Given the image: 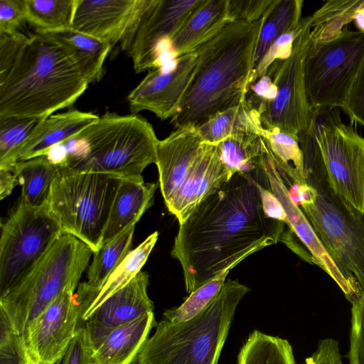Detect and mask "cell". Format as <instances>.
<instances>
[{
  "mask_svg": "<svg viewBox=\"0 0 364 364\" xmlns=\"http://www.w3.org/2000/svg\"><path fill=\"white\" fill-rule=\"evenodd\" d=\"M284 223L265 213L255 171L235 173L179 224L171 251L186 292L280 241Z\"/></svg>",
  "mask_w": 364,
  "mask_h": 364,
  "instance_id": "1",
  "label": "cell"
},
{
  "mask_svg": "<svg viewBox=\"0 0 364 364\" xmlns=\"http://www.w3.org/2000/svg\"><path fill=\"white\" fill-rule=\"evenodd\" d=\"M104 63L44 32L26 36L0 68V117H44L70 107L103 75Z\"/></svg>",
  "mask_w": 364,
  "mask_h": 364,
  "instance_id": "2",
  "label": "cell"
},
{
  "mask_svg": "<svg viewBox=\"0 0 364 364\" xmlns=\"http://www.w3.org/2000/svg\"><path fill=\"white\" fill-rule=\"evenodd\" d=\"M266 15L255 22L230 21L205 43L198 73L178 112L171 119L175 129L198 127L216 112L247 100Z\"/></svg>",
  "mask_w": 364,
  "mask_h": 364,
  "instance_id": "3",
  "label": "cell"
},
{
  "mask_svg": "<svg viewBox=\"0 0 364 364\" xmlns=\"http://www.w3.org/2000/svg\"><path fill=\"white\" fill-rule=\"evenodd\" d=\"M158 141L152 125L141 116L106 112L58 144L63 159L58 166L123 179L141 178L145 168L156 163Z\"/></svg>",
  "mask_w": 364,
  "mask_h": 364,
  "instance_id": "4",
  "label": "cell"
},
{
  "mask_svg": "<svg viewBox=\"0 0 364 364\" xmlns=\"http://www.w3.org/2000/svg\"><path fill=\"white\" fill-rule=\"evenodd\" d=\"M250 289L227 279L197 316L179 323L163 319L142 346L136 364H218L236 309Z\"/></svg>",
  "mask_w": 364,
  "mask_h": 364,
  "instance_id": "5",
  "label": "cell"
},
{
  "mask_svg": "<svg viewBox=\"0 0 364 364\" xmlns=\"http://www.w3.org/2000/svg\"><path fill=\"white\" fill-rule=\"evenodd\" d=\"M92 250L77 237L63 234L4 296L0 309L21 336L62 293L75 290L88 266Z\"/></svg>",
  "mask_w": 364,
  "mask_h": 364,
  "instance_id": "6",
  "label": "cell"
},
{
  "mask_svg": "<svg viewBox=\"0 0 364 364\" xmlns=\"http://www.w3.org/2000/svg\"><path fill=\"white\" fill-rule=\"evenodd\" d=\"M123 178L97 172L60 168L46 206L63 234L73 235L92 251L102 246L105 230Z\"/></svg>",
  "mask_w": 364,
  "mask_h": 364,
  "instance_id": "7",
  "label": "cell"
},
{
  "mask_svg": "<svg viewBox=\"0 0 364 364\" xmlns=\"http://www.w3.org/2000/svg\"><path fill=\"white\" fill-rule=\"evenodd\" d=\"M301 210L358 300L364 294V213L330 188L318 192L315 202Z\"/></svg>",
  "mask_w": 364,
  "mask_h": 364,
  "instance_id": "8",
  "label": "cell"
},
{
  "mask_svg": "<svg viewBox=\"0 0 364 364\" xmlns=\"http://www.w3.org/2000/svg\"><path fill=\"white\" fill-rule=\"evenodd\" d=\"M364 63V33L344 28L337 37L311 42L305 57L307 98L313 109L343 108Z\"/></svg>",
  "mask_w": 364,
  "mask_h": 364,
  "instance_id": "9",
  "label": "cell"
},
{
  "mask_svg": "<svg viewBox=\"0 0 364 364\" xmlns=\"http://www.w3.org/2000/svg\"><path fill=\"white\" fill-rule=\"evenodd\" d=\"M62 235L46 204L32 207L18 202L1 225L0 298L16 285Z\"/></svg>",
  "mask_w": 364,
  "mask_h": 364,
  "instance_id": "10",
  "label": "cell"
},
{
  "mask_svg": "<svg viewBox=\"0 0 364 364\" xmlns=\"http://www.w3.org/2000/svg\"><path fill=\"white\" fill-rule=\"evenodd\" d=\"M314 110L330 189L364 213V137L343 122L338 109Z\"/></svg>",
  "mask_w": 364,
  "mask_h": 364,
  "instance_id": "11",
  "label": "cell"
},
{
  "mask_svg": "<svg viewBox=\"0 0 364 364\" xmlns=\"http://www.w3.org/2000/svg\"><path fill=\"white\" fill-rule=\"evenodd\" d=\"M311 23V15L302 18L291 54L287 59L275 61L268 69L267 74L277 86V93L273 101L257 109L264 128H277L296 139L310 127L314 112L307 98L304 77Z\"/></svg>",
  "mask_w": 364,
  "mask_h": 364,
  "instance_id": "12",
  "label": "cell"
},
{
  "mask_svg": "<svg viewBox=\"0 0 364 364\" xmlns=\"http://www.w3.org/2000/svg\"><path fill=\"white\" fill-rule=\"evenodd\" d=\"M205 43L176 58L171 68L150 70L127 97L132 114L149 111L161 120L173 117L200 66Z\"/></svg>",
  "mask_w": 364,
  "mask_h": 364,
  "instance_id": "13",
  "label": "cell"
},
{
  "mask_svg": "<svg viewBox=\"0 0 364 364\" xmlns=\"http://www.w3.org/2000/svg\"><path fill=\"white\" fill-rule=\"evenodd\" d=\"M154 0H77L72 28L127 51Z\"/></svg>",
  "mask_w": 364,
  "mask_h": 364,
  "instance_id": "14",
  "label": "cell"
},
{
  "mask_svg": "<svg viewBox=\"0 0 364 364\" xmlns=\"http://www.w3.org/2000/svg\"><path fill=\"white\" fill-rule=\"evenodd\" d=\"M80 307L75 290L62 293L22 336L31 364H55L75 336Z\"/></svg>",
  "mask_w": 364,
  "mask_h": 364,
  "instance_id": "15",
  "label": "cell"
},
{
  "mask_svg": "<svg viewBox=\"0 0 364 364\" xmlns=\"http://www.w3.org/2000/svg\"><path fill=\"white\" fill-rule=\"evenodd\" d=\"M205 0H154L126 51L136 73L156 68L161 46L173 37Z\"/></svg>",
  "mask_w": 364,
  "mask_h": 364,
  "instance_id": "16",
  "label": "cell"
},
{
  "mask_svg": "<svg viewBox=\"0 0 364 364\" xmlns=\"http://www.w3.org/2000/svg\"><path fill=\"white\" fill-rule=\"evenodd\" d=\"M149 276L141 270L127 285L109 296L79 321L85 327L94 352L114 328L153 312L148 296Z\"/></svg>",
  "mask_w": 364,
  "mask_h": 364,
  "instance_id": "17",
  "label": "cell"
},
{
  "mask_svg": "<svg viewBox=\"0 0 364 364\" xmlns=\"http://www.w3.org/2000/svg\"><path fill=\"white\" fill-rule=\"evenodd\" d=\"M233 174L223 162L218 144L203 142L181 186L166 207L179 224Z\"/></svg>",
  "mask_w": 364,
  "mask_h": 364,
  "instance_id": "18",
  "label": "cell"
},
{
  "mask_svg": "<svg viewBox=\"0 0 364 364\" xmlns=\"http://www.w3.org/2000/svg\"><path fill=\"white\" fill-rule=\"evenodd\" d=\"M267 176L269 188L281 203L287 218V225L307 248L313 262L324 270L338 285L347 299L351 303L357 301L348 282L340 272L317 237L307 218L291 199L289 189L279 171L269 150L262 164Z\"/></svg>",
  "mask_w": 364,
  "mask_h": 364,
  "instance_id": "19",
  "label": "cell"
},
{
  "mask_svg": "<svg viewBox=\"0 0 364 364\" xmlns=\"http://www.w3.org/2000/svg\"><path fill=\"white\" fill-rule=\"evenodd\" d=\"M197 128L176 129L156 146L159 183L166 207L181 186L203 143Z\"/></svg>",
  "mask_w": 364,
  "mask_h": 364,
  "instance_id": "20",
  "label": "cell"
},
{
  "mask_svg": "<svg viewBox=\"0 0 364 364\" xmlns=\"http://www.w3.org/2000/svg\"><path fill=\"white\" fill-rule=\"evenodd\" d=\"M98 118L97 114L77 109L48 117L14 154L10 170L19 161L46 156L53 147L75 136Z\"/></svg>",
  "mask_w": 364,
  "mask_h": 364,
  "instance_id": "21",
  "label": "cell"
},
{
  "mask_svg": "<svg viewBox=\"0 0 364 364\" xmlns=\"http://www.w3.org/2000/svg\"><path fill=\"white\" fill-rule=\"evenodd\" d=\"M230 22L228 0H205L166 41L173 60L196 50Z\"/></svg>",
  "mask_w": 364,
  "mask_h": 364,
  "instance_id": "22",
  "label": "cell"
},
{
  "mask_svg": "<svg viewBox=\"0 0 364 364\" xmlns=\"http://www.w3.org/2000/svg\"><path fill=\"white\" fill-rule=\"evenodd\" d=\"M157 323L154 312L111 331L94 350L93 364H133Z\"/></svg>",
  "mask_w": 364,
  "mask_h": 364,
  "instance_id": "23",
  "label": "cell"
},
{
  "mask_svg": "<svg viewBox=\"0 0 364 364\" xmlns=\"http://www.w3.org/2000/svg\"><path fill=\"white\" fill-rule=\"evenodd\" d=\"M159 183H145L143 178L124 179L117 191L103 235L102 245L136 225L151 205Z\"/></svg>",
  "mask_w": 364,
  "mask_h": 364,
  "instance_id": "24",
  "label": "cell"
},
{
  "mask_svg": "<svg viewBox=\"0 0 364 364\" xmlns=\"http://www.w3.org/2000/svg\"><path fill=\"white\" fill-rule=\"evenodd\" d=\"M135 226H129L93 253L87 272V280L79 284L75 293L77 299L85 298L99 291L132 250L131 247Z\"/></svg>",
  "mask_w": 364,
  "mask_h": 364,
  "instance_id": "25",
  "label": "cell"
},
{
  "mask_svg": "<svg viewBox=\"0 0 364 364\" xmlns=\"http://www.w3.org/2000/svg\"><path fill=\"white\" fill-rule=\"evenodd\" d=\"M158 237V232H154L132 250L99 291L81 299L76 298L80 307L79 321L87 316L109 296L127 285L141 270Z\"/></svg>",
  "mask_w": 364,
  "mask_h": 364,
  "instance_id": "26",
  "label": "cell"
},
{
  "mask_svg": "<svg viewBox=\"0 0 364 364\" xmlns=\"http://www.w3.org/2000/svg\"><path fill=\"white\" fill-rule=\"evenodd\" d=\"M11 171L21 186L19 203L32 207L46 204L51 184L60 167L46 156L16 163Z\"/></svg>",
  "mask_w": 364,
  "mask_h": 364,
  "instance_id": "27",
  "label": "cell"
},
{
  "mask_svg": "<svg viewBox=\"0 0 364 364\" xmlns=\"http://www.w3.org/2000/svg\"><path fill=\"white\" fill-rule=\"evenodd\" d=\"M196 128L203 142L218 144L240 129L260 134L263 125L258 111L246 100L216 112Z\"/></svg>",
  "mask_w": 364,
  "mask_h": 364,
  "instance_id": "28",
  "label": "cell"
},
{
  "mask_svg": "<svg viewBox=\"0 0 364 364\" xmlns=\"http://www.w3.org/2000/svg\"><path fill=\"white\" fill-rule=\"evenodd\" d=\"M221 158L230 171L250 173L259 168L266 154V144L258 134L237 130L218 144Z\"/></svg>",
  "mask_w": 364,
  "mask_h": 364,
  "instance_id": "29",
  "label": "cell"
},
{
  "mask_svg": "<svg viewBox=\"0 0 364 364\" xmlns=\"http://www.w3.org/2000/svg\"><path fill=\"white\" fill-rule=\"evenodd\" d=\"M303 4L302 0H276L259 31L254 68L279 36L298 28L302 19Z\"/></svg>",
  "mask_w": 364,
  "mask_h": 364,
  "instance_id": "30",
  "label": "cell"
},
{
  "mask_svg": "<svg viewBox=\"0 0 364 364\" xmlns=\"http://www.w3.org/2000/svg\"><path fill=\"white\" fill-rule=\"evenodd\" d=\"M261 136L269 147L284 181L306 184L303 154L297 139L277 128L267 129L264 127Z\"/></svg>",
  "mask_w": 364,
  "mask_h": 364,
  "instance_id": "31",
  "label": "cell"
},
{
  "mask_svg": "<svg viewBox=\"0 0 364 364\" xmlns=\"http://www.w3.org/2000/svg\"><path fill=\"white\" fill-rule=\"evenodd\" d=\"M364 0H331L325 2L311 16V39L321 43L330 41L352 22Z\"/></svg>",
  "mask_w": 364,
  "mask_h": 364,
  "instance_id": "32",
  "label": "cell"
},
{
  "mask_svg": "<svg viewBox=\"0 0 364 364\" xmlns=\"http://www.w3.org/2000/svg\"><path fill=\"white\" fill-rule=\"evenodd\" d=\"M238 364H296V362L292 346L287 339L255 330L240 348Z\"/></svg>",
  "mask_w": 364,
  "mask_h": 364,
  "instance_id": "33",
  "label": "cell"
},
{
  "mask_svg": "<svg viewBox=\"0 0 364 364\" xmlns=\"http://www.w3.org/2000/svg\"><path fill=\"white\" fill-rule=\"evenodd\" d=\"M77 0H25L26 21L36 32L72 28Z\"/></svg>",
  "mask_w": 364,
  "mask_h": 364,
  "instance_id": "34",
  "label": "cell"
},
{
  "mask_svg": "<svg viewBox=\"0 0 364 364\" xmlns=\"http://www.w3.org/2000/svg\"><path fill=\"white\" fill-rule=\"evenodd\" d=\"M45 119L34 117H0V168L11 169L14 154L32 136Z\"/></svg>",
  "mask_w": 364,
  "mask_h": 364,
  "instance_id": "35",
  "label": "cell"
},
{
  "mask_svg": "<svg viewBox=\"0 0 364 364\" xmlns=\"http://www.w3.org/2000/svg\"><path fill=\"white\" fill-rule=\"evenodd\" d=\"M317 122L314 112L308 129L297 136L303 154L304 177L305 183L318 192L330 188L326 170L317 139Z\"/></svg>",
  "mask_w": 364,
  "mask_h": 364,
  "instance_id": "36",
  "label": "cell"
},
{
  "mask_svg": "<svg viewBox=\"0 0 364 364\" xmlns=\"http://www.w3.org/2000/svg\"><path fill=\"white\" fill-rule=\"evenodd\" d=\"M232 269H225L191 292L179 306L166 309L163 314L164 319L172 323H179L197 316L217 296Z\"/></svg>",
  "mask_w": 364,
  "mask_h": 364,
  "instance_id": "37",
  "label": "cell"
},
{
  "mask_svg": "<svg viewBox=\"0 0 364 364\" xmlns=\"http://www.w3.org/2000/svg\"><path fill=\"white\" fill-rule=\"evenodd\" d=\"M0 364H31L22 336L0 309Z\"/></svg>",
  "mask_w": 364,
  "mask_h": 364,
  "instance_id": "38",
  "label": "cell"
},
{
  "mask_svg": "<svg viewBox=\"0 0 364 364\" xmlns=\"http://www.w3.org/2000/svg\"><path fill=\"white\" fill-rule=\"evenodd\" d=\"M44 33L65 41L77 50L102 63H105L107 56L112 50L109 44L92 36L77 31L72 28Z\"/></svg>",
  "mask_w": 364,
  "mask_h": 364,
  "instance_id": "39",
  "label": "cell"
},
{
  "mask_svg": "<svg viewBox=\"0 0 364 364\" xmlns=\"http://www.w3.org/2000/svg\"><path fill=\"white\" fill-rule=\"evenodd\" d=\"M301 22L297 28L279 36L270 46L266 54L254 68L250 84L267 74L269 67L277 60H282L290 56L294 41L299 33Z\"/></svg>",
  "mask_w": 364,
  "mask_h": 364,
  "instance_id": "40",
  "label": "cell"
},
{
  "mask_svg": "<svg viewBox=\"0 0 364 364\" xmlns=\"http://www.w3.org/2000/svg\"><path fill=\"white\" fill-rule=\"evenodd\" d=\"M348 358L349 364H364V294L352 304Z\"/></svg>",
  "mask_w": 364,
  "mask_h": 364,
  "instance_id": "41",
  "label": "cell"
},
{
  "mask_svg": "<svg viewBox=\"0 0 364 364\" xmlns=\"http://www.w3.org/2000/svg\"><path fill=\"white\" fill-rule=\"evenodd\" d=\"M276 0H228L230 21L255 22L262 19Z\"/></svg>",
  "mask_w": 364,
  "mask_h": 364,
  "instance_id": "42",
  "label": "cell"
},
{
  "mask_svg": "<svg viewBox=\"0 0 364 364\" xmlns=\"http://www.w3.org/2000/svg\"><path fill=\"white\" fill-rule=\"evenodd\" d=\"M26 21L25 0H0V34L21 32Z\"/></svg>",
  "mask_w": 364,
  "mask_h": 364,
  "instance_id": "43",
  "label": "cell"
},
{
  "mask_svg": "<svg viewBox=\"0 0 364 364\" xmlns=\"http://www.w3.org/2000/svg\"><path fill=\"white\" fill-rule=\"evenodd\" d=\"M92 355L85 328L78 325L60 364H93Z\"/></svg>",
  "mask_w": 364,
  "mask_h": 364,
  "instance_id": "44",
  "label": "cell"
},
{
  "mask_svg": "<svg viewBox=\"0 0 364 364\" xmlns=\"http://www.w3.org/2000/svg\"><path fill=\"white\" fill-rule=\"evenodd\" d=\"M343 110L350 124H359L364 128V63L358 73Z\"/></svg>",
  "mask_w": 364,
  "mask_h": 364,
  "instance_id": "45",
  "label": "cell"
},
{
  "mask_svg": "<svg viewBox=\"0 0 364 364\" xmlns=\"http://www.w3.org/2000/svg\"><path fill=\"white\" fill-rule=\"evenodd\" d=\"M18 184V179L11 170L0 168V199L3 200L11 194Z\"/></svg>",
  "mask_w": 364,
  "mask_h": 364,
  "instance_id": "46",
  "label": "cell"
},
{
  "mask_svg": "<svg viewBox=\"0 0 364 364\" xmlns=\"http://www.w3.org/2000/svg\"><path fill=\"white\" fill-rule=\"evenodd\" d=\"M353 21L359 31L364 33V6L357 10Z\"/></svg>",
  "mask_w": 364,
  "mask_h": 364,
  "instance_id": "47",
  "label": "cell"
},
{
  "mask_svg": "<svg viewBox=\"0 0 364 364\" xmlns=\"http://www.w3.org/2000/svg\"><path fill=\"white\" fill-rule=\"evenodd\" d=\"M363 6H364V4H363Z\"/></svg>",
  "mask_w": 364,
  "mask_h": 364,
  "instance_id": "48",
  "label": "cell"
}]
</instances>
